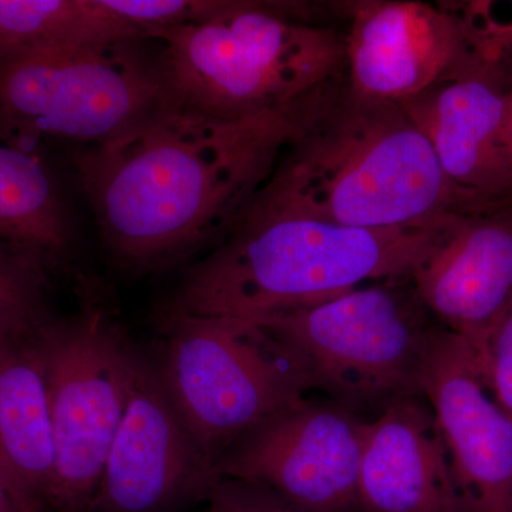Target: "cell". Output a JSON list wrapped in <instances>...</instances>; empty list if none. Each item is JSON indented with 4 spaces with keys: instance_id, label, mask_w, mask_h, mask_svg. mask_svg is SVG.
<instances>
[{
    "instance_id": "1",
    "label": "cell",
    "mask_w": 512,
    "mask_h": 512,
    "mask_svg": "<svg viewBox=\"0 0 512 512\" xmlns=\"http://www.w3.org/2000/svg\"><path fill=\"white\" fill-rule=\"evenodd\" d=\"M311 94L241 120L167 110L74 160L104 248L133 272L217 247L301 130Z\"/></svg>"
},
{
    "instance_id": "2",
    "label": "cell",
    "mask_w": 512,
    "mask_h": 512,
    "mask_svg": "<svg viewBox=\"0 0 512 512\" xmlns=\"http://www.w3.org/2000/svg\"><path fill=\"white\" fill-rule=\"evenodd\" d=\"M248 208L369 229L483 211L450 184L402 104L360 96L345 72L313 92L301 130Z\"/></svg>"
},
{
    "instance_id": "3",
    "label": "cell",
    "mask_w": 512,
    "mask_h": 512,
    "mask_svg": "<svg viewBox=\"0 0 512 512\" xmlns=\"http://www.w3.org/2000/svg\"><path fill=\"white\" fill-rule=\"evenodd\" d=\"M461 214L427 227L369 229L247 208L185 274L165 311L259 319L413 278Z\"/></svg>"
},
{
    "instance_id": "4",
    "label": "cell",
    "mask_w": 512,
    "mask_h": 512,
    "mask_svg": "<svg viewBox=\"0 0 512 512\" xmlns=\"http://www.w3.org/2000/svg\"><path fill=\"white\" fill-rule=\"evenodd\" d=\"M308 2L224 0L217 15L156 30L175 109L241 120L281 109L345 72L343 33Z\"/></svg>"
},
{
    "instance_id": "5",
    "label": "cell",
    "mask_w": 512,
    "mask_h": 512,
    "mask_svg": "<svg viewBox=\"0 0 512 512\" xmlns=\"http://www.w3.org/2000/svg\"><path fill=\"white\" fill-rule=\"evenodd\" d=\"M173 109L154 37L0 42V136L15 143L100 146Z\"/></svg>"
},
{
    "instance_id": "6",
    "label": "cell",
    "mask_w": 512,
    "mask_h": 512,
    "mask_svg": "<svg viewBox=\"0 0 512 512\" xmlns=\"http://www.w3.org/2000/svg\"><path fill=\"white\" fill-rule=\"evenodd\" d=\"M252 322L298 353L316 389L357 416L423 397L424 367L441 328L412 278L360 286Z\"/></svg>"
},
{
    "instance_id": "7",
    "label": "cell",
    "mask_w": 512,
    "mask_h": 512,
    "mask_svg": "<svg viewBox=\"0 0 512 512\" xmlns=\"http://www.w3.org/2000/svg\"><path fill=\"white\" fill-rule=\"evenodd\" d=\"M163 322L158 373L215 466L245 434L316 389L301 356L252 320L165 311Z\"/></svg>"
},
{
    "instance_id": "8",
    "label": "cell",
    "mask_w": 512,
    "mask_h": 512,
    "mask_svg": "<svg viewBox=\"0 0 512 512\" xmlns=\"http://www.w3.org/2000/svg\"><path fill=\"white\" fill-rule=\"evenodd\" d=\"M55 441L46 512H93L140 356L101 292L80 288L69 318L40 320Z\"/></svg>"
},
{
    "instance_id": "9",
    "label": "cell",
    "mask_w": 512,
    "mask_h": 512,
    "mask_svg": "<svg viewBox=\"0 0 512 512\" xmlns=\"http://www.w3.org/2000/svg\"><path fill=\"white\" fill-rule=\"evenodd\" d=\"M367 423L340 404L303 399L245 434L215 466L306 512H362L359 471Z\"/></svg>"
},
{
    "instance_id": "10",
    "label": "cell",
    "mask_w": 512,
    "mask_h": 512,
    "mask_svg": "<svg viewBox=\"0 0 512 512\" xmlns=\"http://www.w3.org/2000/svg\"><path fill=\"white\" fill-rule=\"evenodd\" d=\"M220 481L160 373L140 357L93 512H183Z\"/></svg>"
},
{
    "instance_id": "11",
    "label": "cell",
    "mask_w": 512,
    "mask_h": 512,
    "mask_svg": "<svg viewBox=\"0 0 512 512\" xmlns=\"http://www.w3.org/2000/svg\"><path fill=\"white\" fill-rule=\"evenodd\" d=\"M421 390L436 417L466 512H512V423L498 406L481 355L441 326Z\"/></svg>"
},
{
    "instance_id": "12",
    "label": "cell",
    "mask_w": 512,
    "mask_h": 512,
    "mask_svg": "<svg viewBox=\"0 0 512 512\" xmlns=\"http://www.w3.org/2000/svg\"><path fill=\"white\" fill-rule=\"evenodd\" d=\"M450 184L478 205L512 198L510 89L464 55L439 82L402 104Z\"/></svg>"
},
{
    "instance_id": "13",
    "label": "cell",
    "mask_w": 512,
    "mask_h": 512,
    "mask_svg": "<svg viewBox=\"0 0 512 512\" xmlns=\"http://www.w3.org/2000/svg\"><path fill=\"white\" fill-rule=\"evenodd\" d=\"M349 22L345 77L369 99L403 104L426 92L464 55L463 33L446 6L420 0L330 3Z\"/></svg>"
},
{
    "instance_id": "14",
    "label": "cell",
    "mask_w": 512,
    "mask_h": 512,
    "mask_svg": "<svg viewBox=\"0 0 512 512\" xmlns=\"http://www.w3.org/2000/svg\"><path fill=\"white\" fill-rule=\"evenodd\" d=\"M412 281L437 322L483 355L512 306V215H460Z\"/></svg>"
},
{
    "instance_id": "15",
    "label": "cell",
    "mask_w": 512,
    "mask_h": 512,
    "mask_svg": "<svg viewBox=\"0 0 512 512\" xmlns=\"http://www.w3.org/2000/svg\"><path fill=\"white\" fill-rule=\"evenodd\" d=\"M359 498L362 512H466L424 397L397 400L367 423Z\"/></svg>"
},
{
    "instance_id": "16",
    "label": "cell",
    "mask_w": 512,
    "mask_h": 512,
    "mask_svg": "<svg viewBox=\"0 0 512 512\" xmlns=\"http://www.w3.org/2000/svg\"><path fill=\"white\" fill-rule=\"evenodd\" d=\"M37 325L0 339V471L28 512H46L56 461Z\"/></svg>"
},
{
    "instance_id": "17",
    "label": "cell",
    "mask_w": 512,
    "mask_h": 512,
    "mask_svg": "<svg viewBox=\"0 0 512 512\" xmlns=\"http://www.w3.org/2000/svg\"><path fill=\"white\" fill-rule=\"evenodd\" d=\"M72 241L55 171L36 147L0 136V245L43 265L66 256Z\"/></svg>"
},
{
    "instance_id": "18",
    "label": "cell",
    "mask_w": 512,
    "mask_h": 512,
    "mask_svg": "<svg viewBox=\"0 0 512 512\" xmlns=\"http://www.w3.org/2000/svg\"><path fill=\"white\" fill-rule=\"evenodd\" d=\"M146 36L104 0H0V42L113 43Z\"/></svg>"
},
{
    "instance_id": "19",
    "label": "cell",
    "mask_w": 512,
    "mask_h": 512,
    "mask_svg": "<svg viewBox=\"0 0 512 512\" xmlns=\"http://www.w3.org/2000/svg\"><path fill=\"white\" fill-rule=\"evenodd\" d=\"M42 266L0 245V339L25 332L43 319Z\"/></svg>"
},
{
    "instance_id": "20",
    "label": "cell",
    "mask_w": 512,
    "mask_h": 512,
    "mask_svg": "<svg viewBox=\"0 0 512 512\" xmlns=\"http://www.w3.org/2000/svg\"><path fill=\"white\" fill-rule=\"evenodd\" d=\"M107 8L148 37L156 30L194 25L220 12L224 0H104Z\"/></svg>"
},
{
    "instance_id": "21",
    "label": "cell",
    "mask_w": 512,
    "mask_h": 512,
    "mask_svg": "<svg viewBox=\"0 0 512 512\" xmlns=\"http://www.w3.org/2000/svg\"><path fill=\"white\" fill-rule=\"evenodd\" d=\"M481 362L494 399L512 423V306L488 339Z\"/></svg>"
},
{
    "instance_id": "22",
    "label": "cell",
    "mask_w": 512,
    "mask_h": 512,
    "mask_svg": "<svg viewBox=\"0 0 512 512\" xmlns=\"http://www.w3.org/2000/svg\"><path fill=\"white\" fill-rule=\"evenodd\" d=\"M207 512H306L259 485L222 478L207 500Z\"/></svg>"
},
{
    "instance_id": "23",
    "label": "cell",
    "mask_w": 512,
    "mask_h": 512,
    "mask_svg": "<svg viewBox=\"0 0 512 512\" xmlns=\"http://www.w3.org/2000/svg\"><path fill=\"white\" fill-rule=\"evenodd\" d=\"M0 512H28L0 471Z\"/></svg>"
},
{
    "instance_id": "24",
    "label": "cell",
    "mask_w": 512,
    "mask_h": 512,
    "mask_svg": "<svg viewBox=\"0 0 512 512\" xmlns=\"http://www.w3.org/2000/svg\"><path fill=\"white\" fill-rule=\"evenodd\" d=\"M510 103H511V114H512V87L510 89Z\"/></svg>"
}]
</instances>
